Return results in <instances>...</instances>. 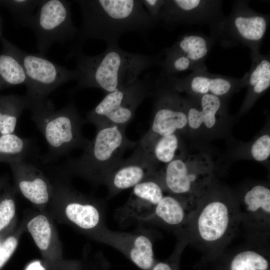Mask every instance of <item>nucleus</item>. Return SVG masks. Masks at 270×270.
I'll list each match as a JSON object with an SVG mask.
<instances>
[{
  "label": "nucleus",
  "instance_id": "nucleus-38",
  "mask_svg": "<svg viewBox=\"0 0 270 270\" xmlns=\"http://www.w3.org/2000/svg\"><path fill=\"white\" fill-rule=\"evenodd\" d=\"M2 25H1V22H0V38H2Z\"/></svg>",
  "mask_w": 270,
  "mask_h": 270
},
{
  "label": "nucleus",
  "instance_id": "nucleus-13",
  "mask_svg": "<svg viewBox=\"0 0 270 270\" xmlns=\"http://www.w3.org/2000/svg\"><path fill=\"white\" fill-rule=\"evenodd\" d=\"M99 242L116 250L138 268L151 270L154 258L151 232L141 228L130 232H118L107 227L94 235Z\"/></svg>",
  "mask_w": 270,
  "mask_h": 270
},
{
  "label": "nucleus",
  "instance_id": "nucleus-2",
  "mask_svg": "<svg viewBox=\"0 0 270 270\" xmlns=\"http://www.w3.org/2000/svg\"><path fill=\"white\" fill-rule=\"evenodd\" d=\"M82 16L76 42L70 52L82 50L84 42L98 40L118 44L120 36L129 32L146 34L156 25L142 0H77Z\"/></svg>",
  "mask_w": 270,
  "mask_h": 270
},
{
  "label": "nucleus",
  "instance_id": "nucleus-19",
  "mask_svg": "<svg viewBox=\"0 0 270 270\" xmlns=\"http://www.w3.org/2000/svg\"><path fill=\"white\" fill-rule=\"evenodd\" d=\"M69 200L65 208L68 219L76 226L92 232L93 236L106 227L103 208L98 203L70 186H60Z\"/></svg>",
  "mask_w": 270,
  "mask_h": 270
},
{
  "label": "nucleus",
  "instance_id": "nucleus-8",
  "mask_svg": "<svg viewBox=\"0 0 270 270\" xmlns=\"http://www.w3.org/2000/svg\"><path fill=\"white\" fill-rule=\"evenodd\" d=\"M148 76L138 79L130 86L106 94L102 100L89 111L85 122L96 128L114 126L126 128L134 118L138 106L154 90L156 79Z\"/></svg>",
  "mask_w": 270,
  "mask_h": 270
},
{
  "label": "nucleus",
  "instance_id": "nucleus-34",
  "mask_svg": "<svg viewBox=\"0 0 270 270\" xmlns=\"http://www.w3.org/2000/svg\"><path fill=\"white\" fill-rule=\"evenodd\" d=\"M17 238L10 236L3 242L0 246V268L8 260L18 246Z\"/></svg>",
  "mask_w": 270,
  "mask_h": 270
},
{
  "label": "nucleus",
  "instance_id": "nucleus-6",
  "mask_svg": "<svg viewBox=\"0 0 270 270\" xmlns=\"http://www.w3.org/2000/svg\"><path fill=\"white\" fill-rule=\"evenodd\" d=\"M156 176L166 192L194 208L198 198L216 182L213 164L202 154H182L158 170Z\"/></svg>",
  "mask_w": 270,
  "mask_h": 270
},
{
  "label": "nucleus",
  "instance_id": "nucleus-4",
  "mask_svg": "<svg viewBox=\"0 0 270 270\" xmlns=\"http://www.w3.org/2000/svg\"><path fill=\"white\" fill-rule=\"evenodd\" d=\"M138 142L128 140L125 128L108 126L96 128L94 138L78 158H69L62 168L68 173L82 177L94 184H102L108 174L123 160V155Z\"/></svg>",
  "mask_w": 270,
  "mask_h": 270
},
{
  "label": "nucleus",
  "instance_id": "nucleus-1",
  "mask_svg": "<svg viewBox=\"0 0 270 270\" xmlns=\"http://www.w3.org/2000/svg\"><path fill=\"white\" fill-rule=\"evenodd\" d=\"M240 232L235 194L215 182L198 200L186 222L175 235L203 254L209 261L228 246Z\"/></svg>",
  "mask_w": 270,
  "mask_h": 270
},
{
  "label": "nucleus",
  "instance_id": "nucleus-37",
  "mask_svg": "<svg viewBox=\"0 0 270 270\" xmlns=\"http://www.w3.org/2000/svg\"><path fill=\"white\" fill-rule=\"evenodd\" d=\"M6 179L3 178H0V190H2V188L6 186Z\"/></svg>",
  "mask_w": 270,
  "mask_h": 270
},
{
  "label": "nucleus",
  "instance_id": "nucleus-10",
  "mask_svg": "<svg viewBox=\"0 0 270 270\" xmlns=\"http://www.w3.org/2000/svg\"><path fill=\"white\" fill-rule=\"evenodd\" d=\"M71 2L42 0L28 27L34 33L36 47L44 56L56 42L64 44L74 40L78 29L72 20Z\"/></svg>",
  "mask_w": 270,
  "mask_h": 270
},
{
  "label": "nucleus",
  "instance_id": "nucleus-29",
  "mask_svg": "<svg viewBox=\"0 0 270 270\" xmlns=\"http://www.w3.org/2000/svg\"><path fill=\"white\" fill-rule=\"evenodd\" d=\"M42 0H13L0 1L12 13L15 21L22 26L28 27L37 8Z\"/></svg>",
  "mask_w": 270,
  "mask_h": 270
},
{
  "label": "nucleus",
  "instance_id": "nucleus-5",
  "mask_svg": "<svg viewBox=\"0 0 270 270\" xmlns=\"http://www.w3.org/2000/svg\"><path fill=\"white\" fill-rule=\"evenodd\" d=\"M31 119L43 136L48 152L43 163L53 162L73 150L84 149L90 140L82 132L86 122L73 102L57 110L51 100L43 108L31 112Z\"/></svg>",
  "mask_w": 270,
  "mask_h": 270
},
{
  "label": "nucleus",
  "instance_id": "nucleus-18",
  "mask_svg": "<svg viewBox=\"0 0 270 270\" xmlns=\"http://www.w3.org/2000/svg\"><path fill=\"white\" fill-rule=\"evenodd\" d=\"M158 170L146 156L134 151L108 174L102 184L106 186L111 198L154 176Z\"/></svg>",
  "mask_w": 270,
  "mask_h": 270
},
{
  "label": "nucleus",
  "instance_id": "nucleus-21",
  "mask_svg": "<svg viewBox=\"0 0 270 270\" xmlns=\"http://www.w3.org/2000/svg\"><path fill=\"white\" fill-rule=\"evenodd\" d=\"M34 164L28 160H18L8 164L21 194L34 204H44L49 200L50 188L42 172Z\"/></svg>",
  "mask_w": 270,
  "mask_h": 270
},
{
  "label": "nucleus",
  "instance_id": "nucleus-24",
  "mask_svg": "<svg viewBox=\"0 0 270 270\" xmlns=\"http://www.w3.org/2000/svg\"><path fill=\"white\" fill-rule=\"evenodd\" d=\"M214 42V38L198 34L182 36L168 50L180 53L192 63L195 70H206L205 60Z\"/></svg>",
  "mask_w": 270,
  "mask_h": 270
},
{
  "label": "nucleus",
  "instance_id": "nucleus-23",
  "mask_svg": "<svg viewBox=\"0 0 270 270\" xmlns=\"http://www.w3.org/2000/svg\"><path fill=\"white\" fill-rule=\"evenodd\" d=\"M250 56V70L244 76L248 91L240 109L242 112L248 110L270 86L269 54L264 56L258 51L251 52Z\"/></svg>",
  "mask_w": 270,
  "mask_h": 270
},
{
  "label": "nucleus",
  "instance_id": "nucleus-27",
  "mask_svg": "<svg viewBox=\"0 0 270 270\" xmlns=\"http://www.w3.org/2000/svg\"><path fill=\"white\" fill-rule=\"evenodd\" d=\"M28 104L24 96H0V136L14 134L18 120Z\"/></svg>",
  "mask_w": 270,
  "mask_h": 270
},
{
  "label": "nucleus",
  "instance_id": "nucleus-12",
  "mask_svg": "<svg viewBox=\"0 0 270 270\" xmlns=\"http://www.w3.org/2000/svg\"><path fill=\"white\" fill-rule=\"evenodd\" d=\"M268 15L250 9L248 2L235 3L230 14L212 28L215 36L224 44L239 43L248 47L251 52L260 51V47L268 26Z\"/></svg>",
  "mask_w": 270,
  "mask_h": 270
},
{
  "label": "nucleus",
  "instance_id": "nucleus-14",
  "mask_svg": "<svg viewBox=\"0 0 270 270\" xmlns=\"http://www.w3.org/2000/svg\"><path fill=\"white\" fill-rule=\"evenodd\" d=\"M160 78L177 92H184L188 96L211 94L226 98L246 86L244 76L238 78L213 74L206 70L194 71L182 78L174 76Z\"/></svg>",
  "mask_w": 270,
  "mask_h": 270
},
{
  "label": "nucleus",
  "instance_id": "nucleus-31",
  "mask_svg": "<svg viewBox=\"0 0 270 270\" xmlns=\"http://www.w3.org/2000/svg\"><path fill=\"white\" fill-rule=\"evenodd\" d=\"M187 245L185 240L177 238L175 248L171 255L165 260H156L151 270H180L182 254Z\"/></svg>",
  "mask_w": 270,
  "mask_h": 270
},
{
  "label": "nucleus",
  "instance_id": "nucleus-20",
  "mask_svg": "<svg viewBox=\"0 0 270 270\" xmlns=\"http://www.w3.org/2000/svg\"><path fill=\"white\" fill-rule=\"evenodd\" d=\"M188 128L194 132L212 130L226 114L225 98L206 94L184 98Z\"/></svg>",
  "mask_w": 270,
  "mask_h": 270
},
{
  "label": "nucleus",
  "instance_id": "nucleus-15",
  "mask_svg": "<svg viewBox=\"0 0 270 270\" xmlns=\"http://www.w3.org/2000/svg\"><path fill=\"white\" fill-rule=\"evenodd\" d=\"M223 18L220 1L165 0L160 22L168 28L193 23L209 24L212 28Z\"/></svg>",
  "mask_w": 270,
  "mask_h": 270
},
{
  "label": "nucleus",
  "instance_id": "nucleus-25",
  "mask_svg": "<svg viewBox=\"0 0 270 270\" xmlns=\"http://www.w3.org/2000/svg\"><path fill=\"white\" fill-rule=\"evenodd\" d=\"M0 54V90L18 85H26L27 78L22 63L11 47V42L2 38Z\"/></svg>",
  "mask_w": 270,
  "mask_h": 270
},
{
  "label": "nucleus",
  "instance_id": "nucleus-26",
  "mask_svg": "<svg viewBox=\"0 0 270 270\" xmlns=\"http://www.w3.org/2000/svg\"><path fill=\"white\" fill-rule=\"evenodd\" d=\"M38 156L37 148L32 140L15 133L0 136V162L34 160Z\"/></svg>",
  "mask_w": 270,
  "mask_h": 270
},
{
  "label": "nucleus",
  "instance_id": "nucleus-11",
  "mask_svg": "<svg viewBox=\"0 0 270 270\" xmlns=\"http://www.w3.org/2000/svg\"><path fill=\"white\" fill-rule=\"evenodd\" d=\"M240 220L248 241L270 244V188L267 184L246 186L235 194Z\"/></svg>",
  "mask_w": 270,
  "mask_h": 270
},
{
  "label": "nucleus",
  "instance_id": "nucleus-30",
  "mask_svg": "<svg viewBox=\"0 0 270 270\" xmlns=\"http://www.w3.org/2000/svg\"><path fill=\"white\" fill-rule=\"evenodd\" d=\"M27 228L38 248L46 250L52 237V228L47 218L42 214L35 216L28 222Z\"/></svg>",
  "mask_w": 270,
  "mask_h": 270
},
{
  "label": "nucleus",
  "instance_id": "nucleus-32",
  "mask_svg": "<svg viewBox=\"0 0 270 270\" xmlns=\"http://www.w3.org/2000/svg\"><path fill=\"white\" fill-rule=\"evenodd\" d=\"M10 192L5 191L0 198V232L10 225L15 215L16 206Z\"/></svg>",
  "mask_w": 270,
  "mask_h": 270
},
{
  "label": "nucleus",
  "instance_id": "nucleus-9",
  "mask_svg": "<svg viewBox=\"0 0 270 270\" xmlns=\"http://www.w3.org/2000/svg\"><path fill=\"white\" fill-rule=\"evenodd\" d=\"M156 94L152 120L148 131L138 142L136 151L145 153L158 138L184 132L188 128L184 99L178 92L156 78Z\"/></svg>",
  "mask_w": 270,
  "mask_h": 270
},
{
  "label": "nucleus",
  "instance_id": "nucleus-17",
  "mask_svg": "<svg viewBox=\"0 0 270 270\" xmlns=\"http://www.w3.org/2000/svg\"><path fill=\"white\" fill-rule=\"evenodd\" d=\"M166 191L156 174L133 187L126 202L115 213L116 221L127 225L139 222L150 214L164 196Z\"/></svg>",
  "mask_w": 270,
  "mask_h": 270
},
{
  "label": "nucleus",
  "instance_id": "nucleus-28",
  "mask_svg": "<svg viewBox=\"0 0 270 270\" xmlns=\"http://www.w3.org/2000/svg\"><path fill=\"white\" fill-rule=\"evenodd\" d=\"M181 148L182 143L179 134H174L158 138L147 152L140 153L146 156L157 166L160 164L165 166L183 154Z\"/></svg>",
  "mask_w": 270,
  "mask_h": 270
},
{
  "label": "nucleus",
  "instance_id": "nucleus-36",
  "mask_svg": "<svg viewBox=\"0 0 270 270\" xmlns=\"http://www.w3.org/2000/svg\"><path fill=\"white\" fill-rule=\"evenodd\" d=\"M25 270H46V269L40 261L36 260L30 263Z\"/></svg>",
  "mask_w": 270,
  "mask_h": 270
},
{
  "label": "nucleus",
  "instance_id": "nucleus-16",
  "mask_svg": "<svg viewBox=\"0 0 270 270\" xmlns=\"http://www.w3.org/2000/svg\"><path fill=\"white\" fill-rule=\"evenodd\" d=\"M206 270H270V244L248 241L233 249L227 248L213 259L199 262Z\"/></svg>",
  "mask_w": 270,
  "mask_h": 270
},
{
  "label": "nucleus",
  "instance_id": "nucleus-22",
  "mask_svg": "<svg viewBox=\"0 0 270 270\" xmlns=\"http://www.w3.org/2000/svg\"><path fill=\"white\" fill-rule=\"evenodd\" d=\"M194 209V206L187 201L168 193L154 212L139 222L161 226L176 234L184 226Z\"/></svg>",
  "mask_w": 270,
  "mask_h": 270
},
{
  "label": "nucleus",
  "instance_id": "nucleus-3",
  "mask_svg": "<svg viewBox=\"0 0 270 270\" xmlns=\"http://www.w3.org/2000/svg\"><path fill=\"white\" fill-rule=\"evenodd\" d=\"M74 57L78 84L73 92L85 88H96L106 94L128 86L145 70L160 65L158 56L130 52L118 44H108L102 52L93 56L82 51L70 53Z\"/></svg>",
  "mask_w": 270,
  "mask_h": 270
},
{
  "label": "nucleus",
  "instance_id": "nucleus-33",
  "mask_svg": "<svg viewBox=\"0 0 270 270\" xmlns=\"http://www.w3.org/2000/svg\"><path fill=\"white\" fill-rule=\"evenodd\" d=\"M252 158L258 162L267 160L270 156V136L264 134L258 138L250 148Z\"/></svg>",
  "mask_w": 270,
  "mask_h": 270
},
{
  "label": "nucleus",
  "instance_id": "nucleus-7",
  "mask_svg": "<svg viewBox=\"0 0 270 270\" xmlns=\"http://www.w3.org/2000/svg\"><path fill=\"white\" fill-rule=\"evenodd\" d=\"M11 47L24 68L27 82L26 94L30 112L43 108L48 96L64 84L76 80V70H69L50 60L40 54L26 52L11 43Z\"/></svg>",
  "mask_w": 270,
  "mask_h": 270
},
{
  "label": "nucleus",
  "instance_id": "nucleus-35",
  "mask_svg": "<svg viewBox=\"0 0 270 270\" xmlns=\"http://www.w3.org/2000/svg\"><path fill=\"white\" fill-rule=\"evenodd\" d=\"M165 0H142V4L152 19L156 24L160 21V14Z\"/></svg>",
  "mask_w": 270,
  "mask_h": 270
}]
</instances>
